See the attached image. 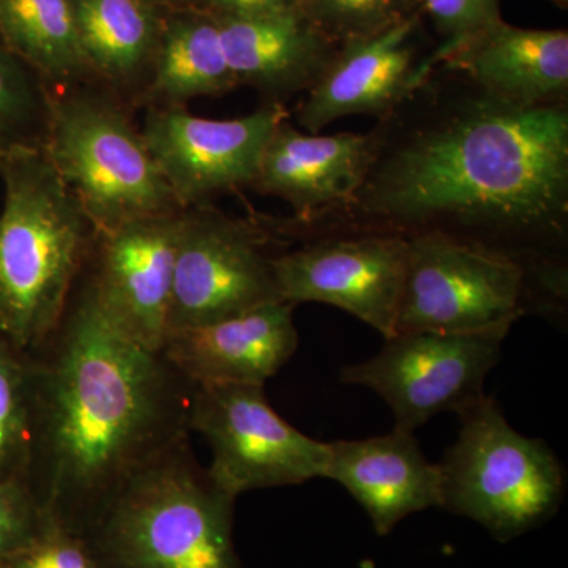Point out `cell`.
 Returning <instances> with one entry per match:
<instances>
[{
    "label": "cell",
    "mask_w": 568,
    "mask_h": 568,
    "mask_svg": "<svg viewBox=\"0 0 568 568\" xmlns=\"http://www.w3.org/2000/svg\"><path fill=\"white\" fill-rule=\"evenodd\" d=\"M407 248V239L396 234L306 239L276 256L280 297L294 306L305 302L336 306L390 338L405 286Z\"/></svg>",
    "instance_id": "8fae6325"
},
{
    "label": "cell",
    "mask_w": 568,
    "mask_h": 568,
    "mask_svg": "<svg viewBox=\"0 0 568 568\" xmlns=\"http://www.w3.org/2000/svg\"><path fill=\"white\" fill-rule=\"evenodd\" d=\"M549 2L556 3L560 9H567L568 0H549Z\"/></svg>",
    "instance_id": "4dcf8cb0"
},
{
    "label": "cell",
    "mask_w": 568,
    "mask_h": 568,
    "mask_svg": "<svg viewBox=\"0 0 568 568\" xmlns=\"http://www.w3.org/2000/svg\"><path fill=\"white\" fill-rule=\"evenodd\" d=\"M78 282L36 349L24 485L43 514L85 532L119 489L190 432L194 384L123 334Z\"/></svg>",
    "instance_id": "7a4b0ae2"
},
{
    "label": "cell",
    "mask_w": 568,
    "mask_h": 568,
    "mask_svg": "<svg viewBox=\"0 0 568 568\" xmlns=\"http://www.w3.org/2000/svg\"><path fill=\"white\" fill-rule=\"evenodd\" d=\"M239 88L224 55L212 14L175 20L162 29L145 95L152 106H185L197 97H219Z\"/></svg>",
    "instance_id": "44dd1931"
},
{
    "label": "cell",
    "mask_w": 568,
    "mask_h": 568,
    "mask_svg": "<svg viewBox=\"0 0 568 568\" xmlns=\"http://www.w3.org/2000/svg\"><path fill=\"white\" fill-rule=\"evenodd\" d=\"M74 26L92 74L115 89L133 82L151 67L159 48V21L144 0H70Z\"/></svg>",
    "instance_id": "ffe728a7"
},
{
    "label": "cell",
    "mask_w": 568,
    "mask_h": 568,
    "mask_svg": "<svg viewBox=\"0 0 568 568\" xmlns=\"http://www.w3.org/2000/svg\"><path fill=\"white\" fill-rule=\"evenodd\" d=\"M294 308L276 302L244 315L173 332L160 353L193 384L264 386L297 351Z\"/></svg>",
    "instance_id": "2e32d148"
},
{
    "label": "cell",
    "mask_w": 568,
    "mask_h": 568,
    "mask_svg": "<svg viewBox=\"0 0 568 568\" xmlns=\"http://www.w3.org/2000/svg\"><path fill=\"white\" fill-rule=\"evenodd\" d=\"M3 568H103L80 534L44 514L36 536Z\"/></svg>",
    "instance_id": "4316f807"
},
{
    "label": "cell",
    "mask_w": 568,
    "mask_h": 568,
    "mask_svg": "<svg viewBox=\"0 0 568 568\" xmlns=\"http://www.w3.org/2000/svg\"><path fill=\"white\" fill-rule=\"evenodd\" d=\"M416 13L369 39L339 47L320 81L302 95L295 122L306 133H321L349 115L388 118L432 71L418 55Z\"/></svg>",
    "instance_id": "5bb4252c"
},
{
    "label": "cell",
    "mask_w": 568,
    "mask_h": 568,
    "mask_svg": "<svg viewBox=\"0 0 568 568\" xmlns=\"http://www.w3.org/2000/svg\"><path fill=\"white\" fill-rule=\"evenodd\" d=\"M209 14L222 17H253L275 11L301 9L302 0H201Z\"/></svg>",
    "instance_id": "f1b7e54d"
},
{
    "label": "cell",
    "mask_w": 568,
    "mask_h": 568,
    "mask_svg": "<svg viewBox=\"0 0 568 568\" xmlns=\"http://www.w3.org/2000/svg\"><path fill=\"white\" fill-rule=\"evenodd\" d=\"M50 118V89L0 40V152L40 148Z\"/></svg>",
    "instance_id": "cb8c5ba5"
},
{
    "label": "cell",
    "mask_w": 568,
    "mask_h": 568,
    "mask_svg": "<svg viewBox=\"0 0 568 568\" xmlns=\"http://www.w3.org/2000/svg\"><path fill=\"white\" fill-rule=\"evenodd\" d=\"M481 91L519 106L568 103V33L499 20L440 63Z\"/></svg>",
    "instance_id": "d6986e66"
},
{
    "label": "cell",
    "mask_w": 568,
    "mask_h": 568,
    "mask_svg": "<svg viewBox=\"0 0 568 568\" xmlns=\"http://www.w3.org/2000/svg\"><path fill=\"white\" fill-rule=\"evenodd\" d=\"M407 242L395 335L436 332L504 339L525 316L566 324L568 268L537 271L506 253L439 233Z\"/></svg>",
    "instance_id": "5b68a950"
},
{
    "label": "cell",
    "mask_w": 568,
    "mask_h": 568,
    "mask_svg": "<svg viewBox=\"0 0 568 568\" xmlns=\"http://www.w3.org/2000/svg\"><path fill=\"white\" fill-rule=\"evenodd\" d=\"M3 155H6V153L0 152V166H2V159H3Z\"/></svg>",
    "instance_id": "1f68e13d"
},
{
    "label": "cell",
    "mask_w": 568,
    "mask_h": 568,
    "mask_svg": "<svg viewBox=\"0 0 568 568\" xmlns=\"http://www.w3.org/2000/svg\"><path fill=\"white\" fill-rule=\"evenodd\" d=\"M215 20L235 82L254 89L264 103L286 106L305 95L339 50L301 9Z\"/></svg>",
    "instance_id": "e0dca14e"
},
{
    "label": "cell",
    "mask_w": 568,
    "mask_h": 568,
    "mask_svg": "<svg viewBox=\"0 0 568 568\" xmlns=\"http://www.w3.org/2000/svg\"><path fill=\"white\" fill-rule=\"evenodd\" d=\"M325 478L338 481L365 508L373 528L388 536L409 515L440 507V470L426 459L414 433L328 443Z\"/></svg>",
    "instance_id": "ac0fdd59"
},
{
    "label": "cell",
    "mask_w": 568,
    "mask_h": 568,
    "mask_svg": "<svg viewBox=\"0 0 568 568\" xmlns=\"http://www.w3.org/2000/svg\"><path fill=\"white\" fill-rule=\"evenodd\" d=\"M0 175V335L29 353L61 323L97 231L43 145L7 152Z\"/></svg>",
    "instance_id": "3957f363"
},
{
    "label": "cell",
    "mask_w": 568,
    "mask_h": 568,
    "mask_svg": "<svg viewBox=\"0 0 568 568\" xmlns=\"http://www.w3.org/2000/svg\"><path fill=\"white\" fill-rule=\"evenodd\" d=\"M190 432L211 447L209 473L235 499L253 489L325 478L331 457L327 443L275 413L264 386L194 384Z\"/></svg>",
    "instance_id": "9c48e42d"
},
{
    "label": "cell",
    "mask_w": 568,
    "mask_h": 568,
    "mask_svg": "<svg viewBox=\"0 0 568 568\" xmlns=\"http://www.w3.org/2000/svg\"><path fill=\"white\" fill-rule=\"evenodd\" d=\"M301 10L338 47L375 37L420 13L416 0H302Z\"/></svg>",
    "instance_id": "d4e9b609"
},
{
    "label": "cell",
    "mask_w": 568,
    "mask_h": 568,
    "mask_svg": "<svg viewBox=\"0 0 568 568\" xmlns=\"http://www.w3.org/2000/svg\"><path fill=\"white\" fill-rule=\"evenodd\" d=\"M376 153L354 200L290 241L439 233L537 271L568 267V103L519 106L436 67L372 130Z\"/></svg>",
    "instance_id": "6da1fadb"
},
{
    "label": "cell",
    "mask_w": 568,
    "mask_h": 568,
    "mask_svg": "<svg viewBox=\"0 0 568 568\" xmlns=\"http://www.w3.org/2000/svg\"><path fill=\"white\" fill-rule=\"evenodd\" d=\"M290 244L272 220L185 209L168 335L283 302L274 264Z\"/></svg>",
    "instance_id": "ba28073f"
},
{
    "label": "cell",
    "mask_w": 568,
    "mask_h": 568,
    "mask_svg": "<svg viewBox=\"0 0 568 568\" xmlns=\"http://www.w3.org/2000/svg\"><path fill=\"white\" fill-rule=\"evenodd\" d=\"M0 40L50 91L78 85L92 74L70 0H0Z\"/></svg>",
    "instance_id": "7402d4cb"
},
{
    "label": "cell",
    "mask_w": 568,
    "mask_h": 568,
    "mask_svg": "<svg viewBox=\"0 0 568 568\" xmlns=\"http://www.w3.org/2000/svg\"><path fill=\"white\" fill-rule=\"evenodd\" d=\"M503 342L497 336L436 332L394 335L375 357L345 366L339 377L372 388L390 406L395 428L414 433L437 414H458L485 395Z\"/></svg>",
    "instance_id": "30bf717a"
},
{
    "label": "cell",
    "mask_w": 568,
    "mask_h": 568,
    "mask_svg": "<svg viewBox=\"0 0 568 568\" xmlns=\"http://www.w3.org/2000/svg\"><path fill=\"white\" fill-rule=\"evenodd\" d=\"M376 153L375 133H306L290 118L265 142L250 189L293 207L287 227L342 211L364 183Z\"/></svg>",
    "instance_id": "9a60e30c"
},
{
    "label": "cell",
    "mask_w": 568,
    "mask_h": 568,
    "mask_svg": "<svg viewBox=\"0 0 568 568\" xmlns=\"http://www.w3.org/2000/svg\"><path fill=\"white\" fill-rule=\"evenodd\" d=\"M43 149L97 234L183 211L125 111L84 84L50 91Z\"/></svg>",
    "instance_id": "8992f818"
},
{
    "label": "cell",
    "mask_w": 568,
    "mask_h": 568,
    "mask_svg": "<svg viewBox=\"0 0 568 568\" xmlns=\"http://www.w3.org/2000/svg\"><path fill=\"white\" fill-rule=\"evenodd\" d=\"M183 211L132 220L97 234L85 265V278L106 316L156 353L168 335Z\"/></svg>",
    "instance_id": "4fadbf2b"
},
{
    "label": "cell",
    "mask_w": 568,
    "mask_h": 568,
    "mask_svg": "<svg viewBox=\"0 0 568 568\" xmlns=\"http://www.w3.org/2000/svg\"><path fill=\"white\" fill-rule=\"evenodd\" d=\"M31 440L32 384L28 355L0 335V484L24 480Z\"/></svg>",
    "instance_id": "603a6c76"
},
{
    "label": "cell",
    "mask_w": 568,
    "mask_h": 568,
    "mask_svg": "<svg viewBox=\"0 0 568 568\" xmlns=\"http://www.w3.org/2000/svg\"><path fill=\"white\" fill-rule=\"evenodd\" d=\"M287 118L276 103L227 121L197 118L185 106H151L141 134L178 203L192 209L250 189L265 142Z\"/></svg>",
    "instance_id": "7c38bea8"
},
{
    "label": "cell",
    "mask_w": 568,
    "mask_h": 568,
    "mask_svg": "<svg viewBox=\"0 0 568 568\" xmlns=\"http://www.w3.org/2000/svg\"><path fill=\"white\" fill-rule=\"evenodd\" d=\"M145 3H149V6H159V3H175L181 2V0H144Z\"/></svg>",
    "instance_id": "f546056e"
},
{
    "label": "cell",
    "mask_w": 568,
    "mask_h": 568,
    "mask_svg": "<svg viewBox=\"0 0 568 568\" xmlns=\"http://www.w3.org/2000/svg\"><path fill=\"white\" fill-rule=\"evenodd\" d=\"M234 504L183 437L134 474L81 537L103 568H244Z\"/></svg>",
    "instance_id": "277c9868"
},
{
    "label": "cell",
    "mask_w": 568,
    "mask_h": 568,
    "mask_svg": "<svg viewBox=\"0 0 568 568\" xmlns=\"http://www.w3.org/2000/svg\"><path fill=\"white\" fill-rule=\"evenodd\" d=\"M43 517L22 481L0 484V568L36 536Z\"/></svg>",
    "instance_id": "83f0119b"
},
{
    "label": "cell",
    "mask_w": 568,
    "mask_h": 568,
    "mask_svg": "<svg viewBox=\"0 0 568 568\" xmlns=\"http://www.w3.org/2000/svg\"><path fill=\"white\" fill-rule=\"evenodd\" d=\"M416 3L443 40L429 54L428 65L432 69L440 65L478 32L503 20L499 0H416Z\"/></svg>",
    "instance_id": "484cf974"
},
{
    "label": "cell",
    "mask_w": 568,
    "mask_h": 568,
    "mask_svg": "<svg viewBox=\"0 0 568 568\" xmlns=\"http://www.w3.org/2000/svg\"><path fill=\"white\" fill-rule=\"evenodd\" d=\"M458 417L457 443L439 465L440 508L473 519L500 544L555 517L567 476L548 444L519 435L487 394Z\"/></svg>",
    "instance_id": "52a82bcc"
}]
</instances>
